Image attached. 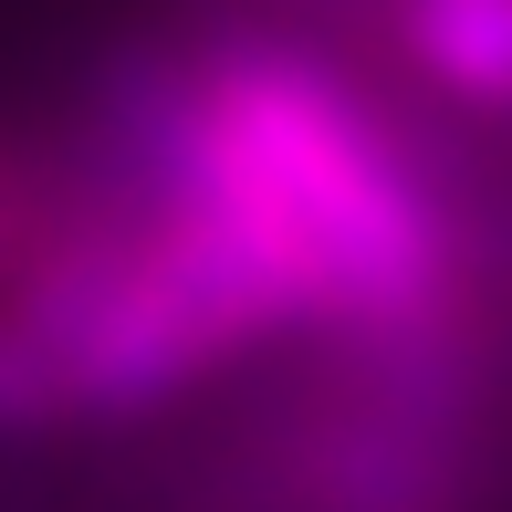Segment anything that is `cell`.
Returning a JSON list of instances; mask_svg holds the SVG:
<instances>
[{
    "mask_svg": "<svg viewBox=\"0 0 512 512\" xmlns=\"http://www.w3.org/2000/svg\"><path fill=\"white\" fill-rule=\"evenodd\" d=\"M105 126L126 157L209 168L293 251L324 324L418 335L450 304L460 251H450L429 178L366 115V95H345L314 53H283V42H220L199 63L136 53L105 74Z\"/></svg>",
    "mask_w": 512,
    "mask_h": 512,
    "instance_id": "cell-1",
    "label": "cell"
},
{
    "mask_svg": "<svg viewBox=\"0 0 512 512\" xmlns=\"http://www.w3.org/2000/svg\"><path fill=\"white\" fill-rule=\"evenodd\" d=\"M21 335L42 345V366L63 377L74 418H147L199 377L209 356H230L209 335V314L168 283L147 220H74V230H21Z\"/></svg>",
    "mask_w": 512,
    "mask_h": 512,
    "instance_id": "cell-2",
    "label": "cell"
},
{
    "mask_svg": "<svg viewBox=\"0 0 512 512\" xmlns=\"http://www.w3.org/2000/svg\"><path fill=\"white\" fill-rule=\"evenodd\" d=\"M11 251H21V199L0 189V262H11Z\"/></svg>",
    "mask_w": 512,
    "mask_h": 512,
    "instance_id": "cell-5",
    "label": "cell"
},
{
    "mask_svg": "<svg viewBox=\"0 0 512 512\" xmlns=\"http://www.w3.org/2000/svg\"><path fill=\"white\" fill-rule=\"evenodd\" d=\"M387 32L450 105L512 115V0H387Z\"/></svg>",
    "mask_w": 512,
    "mask_h": 512,
    "instance_id": "cell-3",
    "label": "cell"
},
{
    "mask_svg": "<svg viewBox=\"0 0 512 512\" xmlns=\"http://www.w3.org/2000/svg\"><path fill=\"white\" fill-rule=\"evenodd\" d=\"M63 377L42 366V345L21 335V314H0V439H32V429H63Z\"/></svg>",
    "mask_w": 512,
    "mask_h": 512,
    "instance_id": "cell-4",
    "label": "cell"
}]
</instances>
